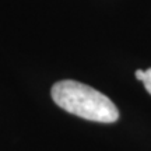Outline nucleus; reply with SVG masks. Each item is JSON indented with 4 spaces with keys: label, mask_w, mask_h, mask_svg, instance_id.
<instances>
[{
    "label": "nucleus",
    "mask_w": 151,
    "mask_h": 151,
    "mask_svg": "<svg viewBox=\"0 0 151 151\" xmlns=\"http://www.w3.org/2000/svg\"><path fill=\"white\" fill-rule=\"evenodd\" d=\"M52 98L66 112L99 123H113L119 118L116 105L102 92L74 80H63L52 87Z\"/></svg>",
    "instance_id": "1"
},
{
    "label": "nucleus",
    "mask_w": 151,
    "mask_h": 151,
    "mask_svg": "<svg viewBox=\"0 0 151 151\" xmlns=\"http://www.w3.org/2000/svg\"><path fill=\"white\" fill-rule=\"evenodd\" d=\"M143 83H144L146 90L151 94V67L146 70V78H144V81H143Z\"/></svg>",
    "instance_id": "2"
},
{
    "label": "nucleus",
    "mask_w": 151,
    "mask_h": 151,
    "mask_svg": "<svg viewBox=\"0 0 151 151\" xmlns=\"http://www.w3.org/2000/svg\"><path fill=\"white\" fill-rule=\"evenodd\" d=\"M136 78L140 81H144V78H146V70H136Z\"/></svg>",
    "instance_id": "3"
}]
</instances>
